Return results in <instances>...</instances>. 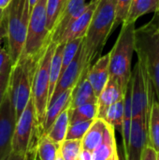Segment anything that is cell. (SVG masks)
<instances>
[{"label": "cell", "mask_w": 159, "mask_h": 160, "mask_svg": "<svg viewBox=\"0 0 159 160\" xmlns=\"http://www.w3.org/2000/svg\"><path fill=\"white\" fill-rule=\"evenodd\" d=\"M155 94L147 66L142 57L138 55L124 96L125 119L143 118L148 125Z\"/></svg>", "instance_id": "6da1fadb"}, {"label": "cell", "mask_w": 159, "mask_h": 160, "mask_svg": "<svg viewBox=\"0 0 159 160\" xmlns=\"http://www.w3.org/2000/svg\"><path fill=\"white\" fill-rule=\"evenodd\" d=\"M117 0H100L82 43L83 65L89 68L100 57L108 37L113 30Z\"/></svg>", "instance_id": "7a4b0ae2"}, {"label": "cell", "mask_w": 159, "mask_h": 160, "mask_svg": "<svg viewBox=\"0 0 159 160\" xmlns=\"http://www.w3.org/2000/svg\"><path fill=\"white\" fill-rule=\"evenodd\" d=\"M30 14L28 0H11L4 9L0 22V38H7V48L12 66L19 61L23 51Z\"/></svg>", "instance_id": "3957f363"}, {"label": "cell", "mask_w": 159, "mask_h": 160, "mask_svg": "<svg viewBox=\"0 0 159 160\" xmlns=\"http://www.w3.org/2000/svg\"><path fill=\"white\" fill-rule=\"evenodd\" d=\"M135 24L136 22L122 24L117 40L110 52V77L118 82L124 93L132 74L131 63L133 53L136 51Z\"/></svg>", "instance_id": "277c9868"}, {"label": "cell", "mask_w": 159, "mask_h": 160, "mask_svg": "<svg viewBox=\"0 0 159 160\" xmlns=\"http://www.w3.org/2000/svg\"><path fill=\"white\" fill-rule=\"evenodd\" d=\"M52 42L47 27V0H38L30 14L25 45L20 58L38 64Z\"/></svg>", "instance_id": "5b68a950"}, {"label": "cell", "mask_w": 159, "mask_h": 160, "mask_svg": "<svg viewBox=\"0 0 159 160\" xmlns=\"http://www.w3.org/2000/svg\"><path fill=\"white\" fill-rule=\"evenodd\" d=\"M158 13V12H157ZM135 32L136 52L144 60L159 101V15Z\"/></svg>", "instance_id": "8992f818"}, {"label": "cell", "mask_w": 159, "mask_h": 160, "mask_svg": "<svg viewBox=\"0 0 159 160\" xmlns=\"http://www.w3.org/2000/svg\"><path fill=\"white\" fill-rule=\"evenodd\" d=\"M37 65L28 59L20 58L12 67L7 91L15 110L17 121L31 99L32 83Z\"/></svg>", "instance_id": "52a82bcc"}, {"label": "cell", "mask_w": 159, "mask_h": 160, "mask_svg": "<svg viewBox=\"0 0 159 160\" xmlns=\"http://www.w3.org/2000/svg\"><path fill=\"white\" fill-rule=\"evenodd\" d=\"M57 43L51 42L46 52L40 59L36 69L32 83V99L35 105L37 119L42 131L46 112L49 105L50 90V69L51 63L55 52Z\"/></svg>", "instance_id": "ba28073f"}, {"label": "cell", "mask_w": 159, "mask_h": 160, "mask_svg": "<svg viewBox=\"0 0 159 160\" xmlns=\"http://www.w3.org/2000/svg\"><path fill=\"white\" fill-rule=\"evenodd\" d=\"M41 135L42 131L38 125L35 105L31 98L25 110L16 123L12 151L18 154L26 155L31 148L37 146Z\"/></svg>", "instance_id": "9c48e42d"}, {"label": "cell", "mask_w": 159, "mask_h": 160, "mask_svg": "<svg viewBox=\"0 0 159 160\" xmlns=\"http://www.w3.org/2000/svg\"><path fill=\"white\" fill-rule=\"evenodd\" d=\"M124 160H141L148 144V125L143 118L125 119L122 131Z\"/></svg>", "instance_id": "30bf717a"}, {"label": "cell", "mask_w": 159, "mask_h": 160, "mask_svg": "<svg viewBox=\"0 0 159 160\" xmlns=\"http://www.w3.org/2000/svg\"><path fill=\"white\" fill-rule=\"evenodd\" d=\"M17 119L8 91L0 106V160H6L12 152V142Z\"/></svg>", "instance_id": "8fae6325"}, {"label": "cell", "mask_w": 159, "mask_h": 160, "mask_svg": "<svg viewBox=\"0 0 159 160\" xmlns=\"http://www.w3.org/2000/svg\"><path fill=\"white\" fill-rule=\"evenodd\" d=\"M85 69L86 68H84V65H83L82 45L81 49L79 50V52L76 54L73 61L66 68V70L61 74L59 81L56 84V87L54 89V92L52 94V97L50 100V103L52 100H54L57 97H59L63 92H65L68 89H73L79 82V81Z\"/></svg>", "instance_id": "7c38bea8"}, {"label": "cell", "mask_w": 159, "mask_h": 160, "mask_svg": "<svg viewBox=\"0 0 159 160\" xmlns=\"http://www.w3.org/2000/svg\"><path fill=\"white\" fill-rule=\"evenodd\" d=\"M98 3L99 1L91 0V2H89L88 8L66 28L56 43H67L79 38H84Z\"/></svg>", "instance_id": "4fadbf2b"}, {"label": "cell", "mask_w": 159, "mask_h": 160, "mask_svg": "<svg viewBox=\"0 0 159 160\" xmlns=\"http://www.w3.org/2000/svg\"><path fill=\"white\" fill-rule=\"evenodd\" d=\"M110 52L100 56L87 71V79L94 88L97 98L110 79Z\"/></svg>", "instance_id": "5bb4252c"}, {"label": "cell", "mask_w": 159, "mask_h": 160, "mask_svg": "<svg viewBox=\"0 0 159 160\" xmlns=\"http://www.w3.org/2000/svg\"><path fill=\"white\" fill-rule=\"evenodd\" d=\"M86 0H68L67 5L62 13L59 22L52 33V41L57 42L60 36L66 30V28L80 17L89 7V3H85Z\"/></svg>", "instance_id": "9a60e30c"}, {"label": "cell", "mask_w": 159, "mask_h": 160, "mask_svg": "<svg viewBox=\"0 0 159 160\" xmlns=\"http://www.w3.org/2000/svg\"><path fill=\"white\" fill-rule=\"evenodd\" d=\"M124 96L125 93L118 82L113 78L110 77L106 86L97 98V118L104 120L108 109L117 101L124 99Z\"/></svg>", "instance_id": "2e32d148"}, {"label": "cell", "mask_w": 159, "mask_h": 160, "mask_svg": "<svg viewBox=\"0 0 159 160\" xmlns=\"http://www.w3.org/2000/svg\"><path fill=\"white\" fill-rule=\"evenodd\" d=\"M73 89H68L63 92L59 97H57L54 100H52L49 104L46 112L43 127H42V134H47L51 129V128L52 127L55 120L58 118V116L65 110L70 108Z\"/></svg>", "instance_id": "e0dca14e"}, {"label": "cell", "mask_w": 159, "mask_h": 160, "mask_svg": "<svg viewBox=\"0 0 159 160\" xmlns=\"http://www.w3.org/2000/svg\"><path fill=\"white\" fill-rule=\"evenodd\" d=\"M88 69L86 68L83 71L79 82L73 89L70 109H75L88 103H97V97L87 79Z\"/></svg>", "instance_id": "ac0fdd59"}, {"label": "cell", "mask_w": 159, "mask_h": 160, "mask_svg": "<svg viewBox=\"0 0 159 160\" xmlns=\"http://www.w3.org/2000/svg\"><path fill=\"white\" fill-rule=\"evenodd\" d=\"M108 125L109 124L105 120L96 118L82 139V148L93 152L103 141Z\"/></svg>", "instance_id": "d6986e66"}, {"label": "cell", "mask_w": 159, "mask_h": 160, "mask_svg": "<svg viewBox=\"0 0 159 160\" xmlns=\"http://www.w3.org/2000/svg\"><path fill=\"white\" fill-rule=\"evenodd\" d=\"M114 130L112 126L108 125L103 141L93 151L94 160H107L117 153Z\"/></svg>", "instance_id": "ffe728a7"}, {"label": "cell", "mask_w": 159, "mask_h": 160, "mask_svg": "<svg viewBox=\"0 0 159 160\" xmlns=\"http://www.w3.org/2000/svg\"><path fill=\"white\" fill-rule=\"evenodd\" d=\"M154 12H159V0H133L125 23H133L142 16Z\"/></svg>", "instance_id": "44dd1931"}, {"label": "cell", "mask_w": 159, "mask_h": 160, "mask_svg": "<svg viewBox=\"0 0 159 160\" xmlns=\"http://www.w3.org/2000/svg\"><path fill=\"white\" fill-rule=\"evenodd\" d=\"M70 125L69 119V108L65 110L55 120L52 127L46 134L52 141L57 144H61L67 137V129Z\"/></svg>", "instance_id": "7402d4cb"}, {"label": "cell", "mask_w": 159, "mask_h": 160, "mask_svg": "<svg viewBox=\"0 0 159 160\" xmlns=\"http://www.w3.org/2000/svg\"><path fill=\"white\" fill-rule=\"evenodd\" d=\"M65 43H59L56 46L55 52L53 53L51 69H50V90H49V103L56 87V84L59 81L62 71V64H63V53H64Z\"/></svg>", "instance_id": "603a6c76"}, {"label": "cell", "mask_w": 159, "mask_h": 160, "mask_svg": "<svg viewBox=\"0 0 159 160\" xmlns=\"http://www.w3.org/2000/svg\"><path fill=\"white\" fill-rule=\"evenodd\" d=\"M148 144L159 154V101L154 100L148 122Z\"/></svg>", "instance_id": "cb8c5ba5"}, {"label": "cell", "mask_w": 159, "mask_h": 160, "mask_svg": "<svg viewBox=\"0 0 159 160\" xmlns=\"http://www.w3.org/2000/svg\"><path fill=\"white\" fill-rule=\"evenodd\" d=\"M60 145L52 141L46 134L39 137L37 153L39 160H56Z\"/></svg>", "instance_id": "d4e9b609"}, {"label": "cell", "mask_w": 159, "mask_h": 160, "mask_svg": "<svg viewBox=\"0 0 159 160\" xmlns=\"http://www.w3.org/2000/svg\"><path fill=\"white\" fill-rule=\"evenodd\" d=\"M68 0H47V27L52 33Z\"/></svg>", "instance_id": "484cf974"}, {"label": "cell", "mask_w": 159, "mask_h": 160, "mask_svg": "<svg viewBox=\"0 0 159 160\" xmlns=\"http://www.w3.org/2000/svg\"><path fill=\"white\" fill-rule=\"evenodd\" d=\"M96 118H97V103H88L75 109L69 108L70 124L95 120Z\"/></svg>", "instance_id": "4316f807"}, {"label": "cell", "mask_w": 159, "mask_h": 160, "mask_svg": "<svg viewBox=\"0 0 159 160\" xmlns=\"http://www.w3.org/2000/svg\"><path fill=\"white\" fill-rule=\"evenodd\" d=\"M104 120L111 126H112L115 129L122 131L124 120H125V105L124 99H121L112 105L104 117Z\"/></svg>", "instance_id": "83f0119b"}, {"label": "cell", "mask_w": 159, "mask_h": 160, "mask_svg": "<svg viewBox=\"0 0 159 160\" xmlns=\"http://www.w3.org/2000/svg\"><path fill=\"white\" fill-rule=\"evenodd\" d=\"M82 149V140H65L59 147V152L65 160H79Z\"/></svg>", "instance_id": "f1b7e54d"}, {"label": "cell", "mask_w": 159, "mask_h": 160, "mask_svg": "<svg viewBox=\"0 0 159 160\" xmlns=\"http://www.w3.org/2000/svg\"><path fill=\"white\" fill-rule=\"evenodd\" d=\"M84 38H79L73 40H70L65 43L64 53H63V64H62V71L61 74L66 70V68L70 65V63L75 58L79 50L81 49Z\"/></svg>", "instance_id": "f546056e"}, {"label": "cell", "mask_w": 159, "mask_h": 160, "mask_svg": "<svg viewBox=\"0 0 159 160\" xmlns=\"http://www.w3.org/2000/svg\"><path fill=\"white\" fill-rule=\"evenodd\" d=\"M93 122L94 120H88L70 124L67 129L66 140H82L91 128Z\"/></svg>", "instance_id": "4dcf8cb0"}, {"label": "cell", "mask_w": 159, "mask_h": 160, "mask_svg": "<svg viewBox=\"0 0 159 160\" xmlns=\"http://www.w3.org/2000/svg\"><path fill=\"white\" fill-rule=\"evenodd\" d=\"M133 0H117L115 7V21L113 29H115L119 24H124L127 19L131 5Z\"/></svg>", "instance_id": "1f68e13d"}, {"label": "cell", "mask_w": 159, "mask_h": 160, "mask_svg": "<svg viewBox=\"0 0 159 160\" xmlns=\"http://www.w3.org/2000/svg\"><path fill=\"white\" fill-rule=\"evenodd\" d=\"M12 67L13 66L7 48L2 46L1 38H0V75L4 73L11 72Z\"/></svg>", "instance_id": "d6a6232c"}, {"label": "cell", "mask_w": 159, "mask_h": 160, "mask_svg": "<svg viewBox=\"0 0 159 160\" xmlns=\"http://www.w3.org/2000/svg\"><path fill=\"white\" fill-rule=\"evenodd\" d=\"M10 73L11 72H7V73H4V74L0 75V106H1V103L3 101L4 97L8 88Z\"/></svg>", "instance_id": "836d02e7"}, {"label": "cell", "mask_w": 159, "mask_h": 160, "mask_svg": "<svg viewBox=\"0 0 159 160\" xmlns=\"http://www.w3.org/2000/svg\"><path fill=\"white\" fill-rule=\"evenodd\" d=\"M141 160H157V153L154 148H152L149 144H147L142 152Z\"/></svg>", "instance_id": "e575fe53"}, {"label": "cell", "mask_w": 159, "mask_h": 160, "mask_svg": "<svg viewBox=\"0 0 159 160\" xmlns=\"http://www.w3.org/2000/svg\"><path fill=\"white\" fill-rule=\"evenodd\" d=\"M79 160H94L93 152L82 148L79 156Z\"/></svg>", "instance_id": "d590c367"}, {"label": "cell", "mask_w": 159, "mask_h": 160, "mask_svg": "<svg viewBox=\"0 0 159 160\" xmlns=\"http://www.w3.org/2000/svg\"><path fill=\"white\" fill-rule=\"evenodd\" d=\"M26 159V155H22L18 154L15 152H11V154L8 156V158L6 160H25Z\"/></svg>", "instance_id": "8d00e7d4"}, {"label": "cell", "mask_w": 159, "mask_h": 160, "mask_svg": "<svg viewBox=\"0 0 159 160\" xmlns=\"http://www.w3.org/2000/svg\"><path fill=\"white\" fill-rule=\"evenodd\" d=\"M37 147H33L31 148L28 153L26 154V159L25 160H37Z\"/></svg>", "instance_id": "74e56055"}, {"label": "cell", "mask_w": 159, "mask_h": 160, "mask_svg": "<svg viewBox=\"0 0 159 160\" xmlns=\"http://www.w3.org/2000/svg\"><path fill=\"white\" fill-rule=\"evenodd\" d=\"M10 2H11V0H0V8L5 9L9 5Z\"/></svg>", "instance_id": "f35d334b"}, {"label": "cell", "mask_w": 159, "mask_h": 160, "mask_svg": "<svg viewBox=\"0 0 159 160\" xmlns=\"http://www.w3.org/2000/svg\"><path fill=\"white\" fill-rule=\"evenodd\" d=\"M38 0H28V3H29V9H30V13L31 11L33 10L34 7L36 6V4L37 3Z\"/></svg>", "instance_id": "ab89813d"}, {"label": "cell", "mask_w": 159, "mask_h": 160, "mask_svg": "<svg viewBox=\"0 0 159 160\" xmlns=\"http://www.w3.org/2000/svg\"><path fill=\"white\" fill-rule=\"evenodd\" d=\"M107 160H120V158H119V155H118V153H116L115 155H113L112 157H111L109 159Z\"/></svg>", "instance_id": "60d3db41"}, {"label": "cell", "mask_w": 159, "mask_h": 160, "mask_svg": "<svg viewBox=\"0 0 159 160\" xmlns=\"http://www.w3.org/2000/svg\"><path fill=\"white\" fill-rule=\"evenodd\" d=\"M3 15H4V9L0 8V22H1V21L3 19Z\"/></svg>", "instance_id": "b9f144b4"}, {"label": "cell", "mask_w": 159, "mask_h": 160, "mask_svg": "<svg viewBox=\"0 0 159 160\" xmlns=\"http://www.w3.org/2000/svg\"><path fill=\"white\" fill-rule=\"evenodd\" d=\"M56 160H65L63 158L62 155L60 154V152H58V155H57V158H56Z\"/></svg>", "instance_id": "7bdbcfd3"}, {"label": "cell", "mask_w": 159, "mask_h": 160, "mask_svg": "<svg viewBox=\"0 0 159 160\" xmlns=\"http://www.w3.org/2000/svg\"><path fill=\"white\" fill-rule=\"evenodd\" d=\"M157 160H159V154H157Z\"/></svg>", "instance_id": "ee69618b"}, {"label": "cell", "mask_w": 159, "mask_h": 160, "mask_svg": "<svg viewBox=\"0 0 159 160\" xmlns=\"http://www.w3.org/2000/svg\"><path fill=\"white\" fill-rule=\"evenodd\" d=\"M94 1H100V0H94Z\"/></svg>", "instance_id": "f6af8a7d"}]
</instances>
